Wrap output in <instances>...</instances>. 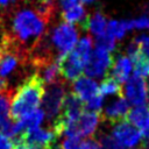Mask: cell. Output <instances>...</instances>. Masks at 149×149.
Returning <instances> with one entry per match:
<instances>
[{
  "instance_id": "1",
  "label": "cell",
  "mask_w": 149,
  "mask_h": 149,
  "mask_svg": "<svg viewBox=\"0 0 149 149\" xmlns=\"http://www.w3.org/2000/svg\"><path fill=\"white\" fill-rule=\"evenodd\" d=\"M52 21L36 7L33 0H20L3 14L1 37L28 59L29 52L49 33Z\"/></svg>"
},
{
  "instance_id": "2",
  "label": "cell",
  "mask_w": 149,
  "mask_h": 149,
  "mask_svg": "<svg viewBox=\"0 0 149 149\" xmlns=\"http://www.w3.org/2000/svg\"><path fill=\"white\" fill-rule=\"evenodd\" d=\"M44 88V83L37 73L34 72L26 77L21 85L14 90L10 101V119L16 121L36 111L42 101Z\"/></svg>"
},
{
  "instance_id": "3",
  "label": "cell",
  "mask_w": 149,
  "mask_h": 149,
  "mask_svg": "<svg viewBox=\"0 0 149 149\" xmlns=\"http://www.w3.org/2000/svg\"><path fill=\"white\" fill-rule=\"evenodd\" d=\"M65 95H66V90H65L64 79L45 86L44 94L42 98V104H43V112L44 115L47 116L49 127H51L59 118Z\"/></svg>"
},
{
  "instance_id": "4",
  "label": "cell",
  "mask_w": 149,
  "mask_h": 149,
  "mask_svg": "<svg viewBox=\"0 0 149 149\" xmlns=\"http://www.w3.org/2000/svg\"><path fill=\"white\" fill-rule=\"evenodd\" d=\"M51 31L49 35V41L57 54V62L63 58L65 55H68L77 44L78 40V33L76 27H73L70 23H59L54 29H50Z\"/></svg>"
},
{
  "instance_id": "5",
  "label": "cell",
  "mask_w": 149,
  "mask_h": 149,
  "mask_svg": "<svg viewBox=\"0 0 149 149\" xmlns=\"http://www.w3.org/2000/svg\"><path fill=\"white\" fill-rule=\"evenodd\" d=\"M101 121L100 112L85 111L76 121L66 125L63 135L66 137H88L93 136Z\"/></svg>"
},
{
  "instance_id": "6",
  "label": "cell",
  "mask_w": 149,
  "mask_h": 149,
  "mask_svg": "<svg viewBox=\"0 0 149 149\" xmlns=\"http://www.w3.org/2000/svg\"><path fill=\"white\" fill-rule=\"evenodd\" d=\"M113 63H114V58L111 55V52L95 48L91 52L90 58L84 68V71L88 77H93V78L107 77Z\"/></svg>"
},
{
  "instance_id": "7",
  "label": "cell",
  "mask_w": 149,
  "mask_h": 149,
  "mask_svg": "<svg viewBox=\"0 0 149 149\" xmlns=\"http://www.w3.org/2000/svg\"><path fill=\"white\" fill-rule=\"evenodd\" d=\"M112 136L123 147L133 148L137 143H140L142 137V132L132 125L129 121L123 120L116 125H114L112 130Z\"/></svg>"
},
{
  "instance_id": "8",
  "label": "cell",
  "mask_w": 149,
  "mask_h": 149,
  "mask_svg": "<svg viewBox=\"0 0 149 149\" xmlns=\"http://www.w3.org/2000/svg\"><path fill=\"white\" fill-rule=\"evenodd\" d=\"M129 109V102L123 97H118L116 99L108 102L105 109L100 112L101 121L114 126L123 120H127Z\"/></svg>"
},
{
  "instance_id": "9",
  "label": "cell",
  "mask_w": 149,
  "mask_h": 149,
  "mask_svg": "<svg viewBox=\"0 0 149 149\" xmlns=\"http://www.w3.org/2000/svg\"><path fill=\"white\" fill-rule=\"evenodd\" d=\"M123 97H126V100L135 106H142L144 105L147 100V85L146 80L134 74L133 77H129L125 85Z\"/></svg>"
},
{
  "instance_id": "10",
  "label": "cell",
  "mask_w": 149,
  "mask_h": 149,
  "mask_svg": "<svg viewBox=\"0 0 149 149\" xmlns=\"http://www.w3.org/2000/svg\"><path fill=\"white\" fill-rule=\"evenodd\" d=\"M57 63L59 66V72L62 78L64 80L72 83L81 76L85 68V64L80 59H78L71 51L68 55H65L63 58H61Z\"/></svg>"
},
{
  "instance_id": "11",
  "label": "cell",
  "mask_w": 149,
  "mask_h": 149,
  "mask_svg": "<svg viewBox=\"0 0 149 149\" xmlns=\"http://www.w3.org/2000/svg\"><path fill=\"white\" fill-rule=\"evenodd\" d=\"M79 27L83 30H88L95 37H99L106 33L107 17L102 12L97 10L92 14H87Z\"/></svg>"
},
{
  "instance_id": "12",
  "label": "cell",
  "mask_w": 149,
  "mask_h": 149,
  "mask_svg": "<svg viewBox=\"0 0 149 149\" xmlns=\"http://www.w3.org/2000/svg\"><path fill=\"white\" fill-rule=\"evenodd\" d=\"M72 92L85 102L99 93V85L92 78L80 76L72 83Z\"/></svg>"
},
{
  "instance_id": "13",
  "label": "cell",
  "mask_w": 149,
  "mask_h": 149,
  "mask_svg": "<svg viewBox=\"0 0 149 149\" xmlns=\"http://www.w3.org/2000/svg\"><path fill=\"white\" fill-rule=\"evenodd\" d=\"M132 69L133 68H132L130 59L126 55H119L116 57V59L114 61L111 70H109L108 77L113 78L119 84L125 83V81L128 80L129 74L132 72Z\"/></svg>"
},
{
  "instance_id": "14",
  "label": "cell",
  "mask_w": 149,
  "mask_h": 149,
  "mask_svg": "<svg viewBox=\"0 0 149 149\" xmlns=\"http://www.w3.org/2000/svg\"><path fill=\"white\" fill-rule=\"evenodd\" d=\"M127 121L137 127L141 132L149 128V106H136L129 109Z\"/></svg>"
},
{
  "instance_id": "15",
  "label": "cell",
  "mask_w": 149,
  "mask_h": 149,
  "mask_svg": "<svg viewBox=\"0 0 149 149\" xmlns=\"http://www.w3.org/2000/svg\"><path fill=\"white\" fill-rule=\"evenodd\" d=\"M132 29H133L132 20H121V21L111 20L109 22H107L106 33L114 38L121 40L125 36V34Z\"/></svg>"
},
{
  "instance_id": "16",
  "label": "cell",
  "mask_w": 149,
  "mask_h": 149,
  "mask_svg": "<svg viewBox=\"0 0 149 149\" xmlns=\"http://www.w3.org/2000/svg\"><path fill=\"white\" fill-rule=\"evenodd\" d=\"M92 44H93L92 38L90 36H84L83 38H80L77 42V44L71 50V52L86 65V63L90 58V55L92 52Z\"/></svg>"
},
{
  "instance_id": "17",
  "label": "cell",
  "mask_w": 149,
  "mask_h": 149,
  "mask_svg": "<svg viewBox=\"0 0 149 149\" xmlns=\"http://www.w3.org/2000/svg\"><path fill=\"white\" fill-rule=\"evenodd\" d=\"M86 13H85V8L81 3H78L77 6L61 12V19L65 22V23H78L80 24L83 22V20L86 17Z\"/></svg>"
},
{
  "instance_id": "18",
  "label": "cell",
  "mask_w": 149,
  "mask_h": 149,
  "mask_svg": "<svg viewBox=\"0 0 149 149\" xmlns=\"http://www.w3.org/2000/svg\"><path fill=\"white\" fill-rule=\"evenodd\" d=\"M43 119H44V112H43V109H38L37 108L36 111L29 113L28 115L23 116L20 120H16V121H19L21 123L22 130L24 132V130H28V129H34V128L40 127V125L43 121Z\"/></svg>"
},
{
  "instance_id": "19",
  "label": "cell",
  "mask_w": 149,
  "mask_h": 149,
  "mask_svg": "<svg viewBox=\"0 0 149 149\" xmlns=\"http://www.w3.org/2000/svg\"><path fill=\"white\" fill-rule=\"evenodd\" d=\"M99 94L100 95H109V94H115L118 97H123V90H122V86L116 81L114 80L113 78L111 77H106L100 86H99Z\"/></svg>"
},
{
  "instance_id": "20",
  "label": "cell",
  "mask_w": 149,
  "mask_h": 149,
  "mask_svg": "<svg viewBox=\"0 0 149 149\" xmlns=\"http://www.w3.org/2000/svg\"><path fill=\"white\" fill-rule=\"evenodd\" d=\"M14 91H8L0 93V123L9 120L10 115V101Z\"/></svg>"
},
{
  "instance_id": "21",
  "label": "cell",
  "mask_w": 149,
  "mask_h": 149,
  "mask_svg": "<svg viewBox=\"0 0 149 149\" xmlns=\"http://www.w3.org/2000/svg\"><path fill=\"white\" fill-rule=\"evenodd\" d=\"M134 64V74L140 77H149V58L146 57L143 54L133 62Z\"/></svg>"
},
{
  "instance_id": "22",
  "label": "cell",
  "mask_w": 149,
  "mask_h": 149,
  "mask_svg": "<svg viewBox=\"0 0 149 149\" xmlns=\"http://www.w3.org/2000/svg\"><path fill=\"white\" fill-rule=\"evenodd\" d=\"M95 48L106 50V51H108V52H109V51H113V50H115V48H116L115 38L112 37L111 35H108L107 33H105L104 35L97 37V40H95Z\"/></svg>"
},
{
  "instance_id": "23",
  "label": "cell",
  "mask_w": 149,
  "mask_h": 149,
  "mask_svg": "<svg viewBox=\"0 0 149 149\" xmlns=\"http://www.w3.org/2000/svg\"><path fill=\"white\" fill-rule=\"evenodd\" d=\"M99 147L100 149H125L122 144H120L112 135L102 134L99 139Z\"/></svg>"
},
{
  "instance_id": "24",
  "label": "cell",
  "mask_w": 149,
  "mask_h": 149,
  "mask_svg": "<svg viewBox=\"0 0 149 149\" xmlns=\"http://www.w3.org/2000/svg\"><path fill=\"white\" fill-rule=\"evenodd\" d=\"M104 104V97L99 93L87 101H85V109H90L92 112H101V107Z\"/></svg>"
},
{
  "instance_id": "25",
  "label": "cell",
  "mask_w": 149,
  "mask_h": 149,
  "mask_svg": "<svg viewBox=\"0 0 149 149\" xmlns=\"http://www.w3.org/2000/svg\"><path fill=\"white\" fill-rule=\"evenodd\" d=\"M61 149H84V141L78 137H66L63 140Z\"/></svg>"
},
{
  "instance_id": "26",
  "label": "cell",
  "mask_w": 149,
  "mask_h": 149,
  "mask_svg": "<svg viewBox=\"0 0 149 149\" xmlns=\"http://www.w3.org/2000/svg\"><path fill=\"white\" fill-rule=\"evenodd\" d=\"M134 40L139 43L140 48H141V51L142 54L149 58V35H146V34H141L136 37H134Z\"/></svg>"
},
{
  "instance_id": "27",
  "label": "cell",
  "mask_w": 149,
  "mask_h": 149,
  "mask_svg": "<svg viewBox=\"0 0 149 149\" xmlns=\"http://www.w3.org/2000/svg\"><path fill=\"white\" fill-rule=\"evenodd\" d=\"M132 26H133V29L134 28H136V29H149V16L143 15V16H140L137 19L132 20Z\"/></svg>"
},
{
  "instance_id": "28",
  "label": "cell",
  "mask_w": 149,
  "mask_h": 149,
  "mask_svg": "<svg viewBox=\"0 0 149 149\" xmlns=\"http://www.w3.org/2000/svg\"><path fill=\"white\" fill-rule=\"evenodd\" d=\"M78 3H80L79 0H58V2H57L58 7L61 8V12L68 10L74 6H77Z\"/></svg>"
},
{
  "instance_id": "29",
  "label": "cell",
  "mask_w": 149,
  "mask_h": 149,
  "mask_svg": "<svg viewBox=\"0 0 149 149\" xmlns=\"http://www.w3.org/2000/svg\"><path fill=\"white\" fill-rule=\"evenodd\" d=\"M84 149H100L97 137H91L84 141Z\"/></svg>"
},
{
  "instance_id": "30",
  "label": "cell",
  "mask_w": 149,
  "mask_h": 149,
  "mask_svg": "<svg viewBox=\"0 0 149 149\" xmlns=\"http://www.w3.org/2000/svg\"><path fill=\"white\" fill-rule=\"evenodd\" d=\"M0 149H12V141L3 135H0Z\"/></svg>"
},
{
  "instance_id": "31",
  "label": "cell",
  "mask_w": 149,
  "mask_h": 149,
  "mask_svg": "<svg viewBox=\"0 0 149 149\" xmlns=\"http://www.w3.org/2000/svg\"><path fill=\"white\" fill-rule=\"evenodd\" d=\"M146 85H147V101H148V106H149V77L146 81Z\"/></svg>"
},
{
  "instance_id": "32",
  "label": "cell",
  "mask_w": 149,
  "mask_h": 149,
  "mask_svg": "<svg viewBox=\"0 0 149 149\" xmlns=\"http://www.w3.org/2000/svg\"><path fill=\"white\" fill-rule=\"evenodd\" d=\"M2 20H3V15L0 13V33H2Z\"/></svg>"
},
{
  "instance_id": "33",
  "label": "cell",
  "mask_w": 149,
  "mask_h": 149,
  "mask_svg": "<svg viewBox=\"0 0 149 149\" xmlns=\"http://www.w3.org/2000/svg\"><path fill=\"white\" fill-rule=\"evenodd\" d=\"M81 2H84V3H91V2H93V1H95V0H80Z\"/></svg>"
},
{
  "instance_id": "34",
  "label": "cell",
  "mask_w": 149,
  "mask_h": 149,
  "mask_svg": "<svg viewBox=\"0 0 149 149\" xmlns=\"http://www.w3.org/2000/svg\"><path fill=\"white\" fill-rule=\"evenodd\" d=\"M130 149H134V148H130Z\"/></svg>"
},
{
  "instance_id": "35",
  "label": "cell",
  "mask_w": 149,
  "mask_h": 149,
  "mask_svg": "<svg viewBox=\"0 0 149 149\" xmlns=\"http://www.w3.org/2000/svg\"><path fill=\"white\" fill-rule=\"evenodd\" d=\"M0 56H1V54H0Z\"/></svg>"
}]
</instances>
